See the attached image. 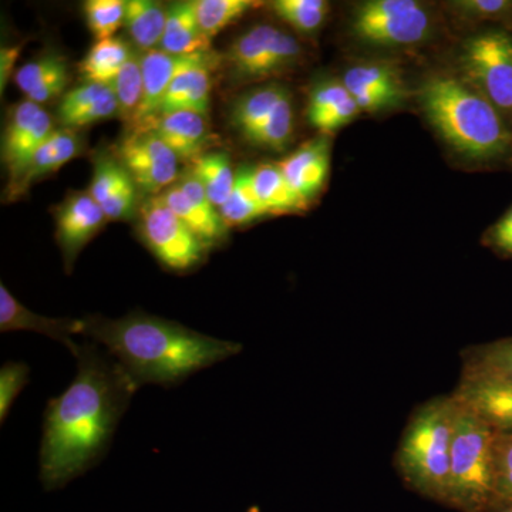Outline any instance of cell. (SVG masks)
Listing matches in <instances>:
<instances>
[{
  "mask_svg": "<svg viewBox=\"0 0 512 512\" xmlns=\"http://www.w3.org/2000/svg\"><path fill=\"white\" fill-rule=\"evenodd\" d=\"M457 404L453 396H437L420 404L404 427L394 464L414 493L446 507L451 444Z\"/></svg>",
  "mask_w": 512,
  "mask_h": 512,
  "instance_id": "cell-4",
  "label": "cell"
},
{
  "mask_svg": "<svg viewBox=\"0 0 512 512\" xmlns=\"http://www.w3.org/2000/svg\"><path fill=\"white\" fill-rule=\"evenodd\" d=\"M484 242L497 254L512 259V205L503 217L485 232Z\"/></svg>",
  "mask_w": 512,
  "mask_h": 512,
  "instance_id": "cell-41",
  "label": "cell"
},
{
  "mask_svg": "<svg viewBox=\"0 0 512 512\" xmlns=\"http://www.w3.org/2000/svg\"><path fill=\"white\" fill-rule=\"evenodd\" d=\"M198 55L200 53L191 56H174L161 49H154L140 56L141 72H143V99L133 123L130 124L131 130L143 127L148 121L158 116L165 93L175 76L188 64L194 62Z\"/></svg>",
  "mask_w": 512,
  "mask_h": 512,
  "instance_id": "cell-19",
  "label": "cell"
},
{
  "mask_svg": "<svg viewBox=\"0 0 512 512\" xmlns=\"http://www.w3.org/2000/svg\"><path fill=\"white\" fill-rule=\"evenodd\" d=\"M446 5L456 18L468 25L512 32V0H457Z\"/></svg>",
  "mask_w": 512,
  "mask_h": 512,
  "instance_id": "cell-33",
  "label": "cell"
},
{
  "mask_svg": "<svg viewBox=\"0 0 512 512\" xmlns=\"http://www.w3.org/2000/svg\"><path fill=\"white\" fill-rule=\"evenodd\" d=\"M67 84H69V70L63 69L52 77L45 80L42 84L36 87L32 93H29L28 100L33 103L42 104L49 103V101L55 100L56 97L64 96V90H66Z\"/></svg>",
  "mask_w": 512,
  "mask_h": 512,
  "instance_id": "cell-42",
  "label": "cell"
},
{
  "mask_svg": "<svg viewBox=\"0 0 512 512\" xmlns=\"http://www.w3.org/2000/svg\"><path fill=\"white\" fill-rule=\"evenodd\" d=\"M340 80L360 111L365 113L396 109L407 99L402 72L396 64L386 60H360L350 64Z\"/></svg>",
  "mask_w": 512,
  "mask_h": 512,
  "instance_id": "cell-12",
  "label": "cell"
},
{
  "mask_svg": "<svg viewBox=\"0 0 512 512\" xmlns=\"http://www.w3.org/2000/svg\"><path fill=\"white\" fill-rule=\"evenodd\" d=\"M350 29L366 45L397 49L429 42L436 20L417 0H367L353 9Z\"/></svg>",
  "mask_w": 512,
  "mask_h": 512,
  "instance_id": "cell-6",
  "label": "cell"
},
{
  "mask_svg": "<svg viewBox=\"0 0 512 512\" xmlns=\"http://www.w3.org/2000/svg\"><path fill=\"white\" fill-rule=\"evenodd\" d=\"M160 198L207 248L227 238L229 227L222 220L220 210L212 204L200 181L190 170H185L177 184L161 192Z\"/></svg>",
  "mask_w": 512,
  "mask_h": 512,
  "instance_id": "cell-13",
  "label": "cell"
},
{
  "mask_svg": "<svg viewBox=\"0 0 512 512\" xmlns=\"http://www.w3.org/2000/svg\"><path fill=\"white\" fill-rule=\"evenodd\" d=\"M188 170L200 181L212 204L220 210L231 195L237 178L228 154L225 151H208L191 161Z\"/></svg>",
  "mask_w": 512,
  "mask_h": 512,
  "instance_id": "cell-30",
  "label": "cell"
},
{
  "mask_svg": "<svg viewBox=\"0 0 512 512\" xmlns=\"http://www.w3.org/2000/svg\"><path fill=\"white\" fill-rule=\"evenodd\" d=\"M291 99L292 94L284 84L268 83L254 87L234 101L229 120L242 138L254 146L259 133Z\"/></svg>",
  "mask_w": 512,
  "mask_h": 512,
  "instance_id": "cell-21",
  "label": "cell"
},
{
  "mask_svg": "<svg viewBox=\"0 0 512 512\" xmlns=\"http://www.w3.org/2000/svg\"><path fill=\"white\" fill-rule=\"evenodd\" d=\"M278 165L296 194L306 204H311L325 188L329 177V138L320 136L306 141L298 150L279 161Z\"/></svg>",
  "mask_w": 512,
  "mask_h": 512,
  "instance_id": "cell-18",
  "label": "cell"
},
{
  "mask_svg": "<svg viewBox=\"0 0 512 512\" xmlns=\"http://www.w3.org/2000/svg\"><path fill=\"white\" fill-rule=\"evenodd\" d=\"M460 73L484 94L512 130V32L478 29L460 52Z\"/></svg>",
  "mask_w": 512,
  "mask_h": 512,
  "instance_id": "cell-7",
  "label": "cell"
},
{
  "mask_svg": "<svg viewBox=\"0 0 512 512\" xmlns=\"http://www.w3.org/2000/svg\"><path fill=\"white\" fill-rule=\"evenodd\" d=\"M214 53H200L194 62L175 76L165 93L160 113L192 111L208 116L211 101V73L215 67Z\"/></svg>",
  "mask_w": 512,
  "mask_h": 512,
  "instance_id": "cell-20",
  "label": "cell"
},
{
  "mask_svg": "<svg viewBox=\"0 0 512 512\" xmlns=\"http://www.w3.org/2000/svg\"><path fill=\"white\" fill-rule=\"evenodd\" d=\"M245 512H261V508H259L258 505H252V507H249Z\"/></svg>",
  "mask_w": 512,
  "mask_h": 512,
  "instance_id": "cell-44",
  "label": "cell"
},
{
  "mask_svg": "<svg viewBox=\"0 0 512 512\" xmlns=\"http://www.w3.org/2000/svg\"><path fill=\"white\" fill-rule=\"evenodd\" d=\"M16 330L40 333L57 340L72 352L77 343L74 336L82 333V319H55L37 315L23 306L5 285L0 284V332Z\"/></svg>",
  "mask_w": 512,
  "mask_h": 512,
  "instance_id": "cell-22",
  "label": "cell"
},
{
  "mask_svg": "<svg viewBox=\"0 0 512 512\" xmlns=\"http://www.w3.org/2000/svg\"><path fill=\"white\" fill-rule=\"evenodd\" d=\"M451 396L495 433L512 434V384L460 379Z\"/></svg>",
  "mask_w": 512,
  "mask_h": 512,
  "instance_id": "cell-17",
  "label": "cell"
},
{
  "mask_svg": "<svg viewBox=\"0 0 512 512\" xmlns=\"http://www.w3.org/2000/svg\"><path fill=\"white\" fill-rule=\"evenodd\" d=\"M220 214L228 227H241L268 215L256 194L254 168L244 167L238 171L234 188L220 208Z\"/></svg>",
  "mask_w": 512,
  "mask_h": 512,
  "instance_id": "cell-32",
  "label": "cell"
},
{
  "mask_svg": "<svg viewBox=\"0 0 512 512\" xmlns=\"http://www.w3.org/2000/svg\"><path fill=\"white\" fill-rule=\"evenodd\" d=\"M57 114L64 127H86L119 116V104L109 84L86 82L64 93Z\"/></svg>",
  "mask_w": 512,
  "mask_h": 512,
  "instance_id": "cell-23",
  "label": "cell"
},
{
  "mask_svg": "<svg viewBox=\"0 0 512 512\" xmlns=\"http://www.w3.org/2000/svg\"><path fill=\"white\" fill-rule=\"evenodd\" d=\"M254 185L268 214H291L309 207L288 183L278 163H262L254 168Z\"/></svg>",
  "mask_w": 512,
  "mask_h": 512,
  "instance_id": "cell-28",
  "label": "cell"
},
{
  "mask_svg": "<svg viewBox=\"0 0 512 512\" xmlns=\"http://www.w3.org/2000/svg\"><path fill=\"white\" fill-rule=\"evenodd\" d=\"M20 46L2 47L0 52V90H5L9 77L12 76L13 67L20 55Z\"/></svg>",
  "mask_w": 512,
  "mask_h": 512,
  "instance_id": "cell-43",
  "label": "cell"
},
{
  "mask_svg": "<svg viewBox=\"0 0 512 512\" xmlns=\"http://www.w3.org/2000/svg\"><path fill=\"white\" fill-rule=\"evenodd\" d=\"M110 86L119 104L120 119L126 123H133L143 99V72H141L140 56L134 53Z\"/></svg>",
  "mask_w": 512,
  "mask_h": 512,
  "instance_id": "cell-36",
  "label": "cell"
},
{
  "mask_svg": "<svg viewBox=\"0 0 512 512\" xmlns=\"http://www.w3.org/2000/svg\"><path fill=\"white\" fill-rule=\"evenodd\" d=\"M497 512H512V507L505 508V510H500V511H497Z\"/></svg>",
  "mask_w": 512,
  "mask_h": 512,
  "instance_id": "cell-45",
  "label": "cell"
},
{
  "mask_svg": "<svg viewBox=\"0 0 512 512\" xmlns=\"http://www.w3.org/2000/svg\"><path fill=\"white\" fill-rule=\"evenodd\" d=\"M306 113L313 127L330 134L355 120L362 111L342 80L326 79L312 87Z\"/></svg>",
  "mask_w": 512,
  "mask_h": 512,
  "instance_id": "cell-25",
  "label": "cell"
},
{
  "mask_svg": "<svg viewBox=\"0 0 512 512\" xmlns=\"http://www.w3.org/2000/svg\"><path fill=\"white\" fill-rule=\"evenodd\" d=\"M66 67L67 64L62 56L55 55V53H47V55L37 57V59L26 63L25 66L16 70V73L13 74V79H15L16 86L19 87L20 92L28 96L39 84H42L49 77H52L53 74L60 72V70L66 69Z\"/></svg>",
  "mask_w": 512,
  "mask_h": 512,
  "instance_id": "cell-40",
  "label": "cell"
},
{
  "mask_svg": "<svg viewBox=\"0 0 512 512\" xmlns=\"http://www.w3.org/2000/svg\"><path fill=\"white\" fill-rule=\"evenodd\" d=\"M461 365V379L512 384V338L464 350Z\"/></svg>",
  "mask_w": 512,
  "mask_h": 512,
  "instance_id": "cell-27",
  "label": "cell"
},
{
  "mask_svg": "<svg viewBox=\"0 0 512 512\" xmlns=\"http://www.w3.org/2000/svg\"><path fill=\"white\" fill-rule=\"evenodd\" d=\"M80 335L117 360L138 389L144 384L180 386L201 370L242 352V345L202 335L181 323L144 312L120 319L87 316Z\"/></svg>",
  "mask_w": 512,
  "mask_h": 512,
  "instance_id": "cell-2",
  "label": "cell"
},
{
  "mask_svg": "<svg viewBox=\"0 0 512 512\" xmlns=\"http://www.w3.org/2000/svg\"><path fill=\"white\" fill-rule=\"evenodd\" d=\"M133 55L130 46L119 37L101 40L96 42L80 63V72L87 82L110 86Z\"/></svg>",
  "mask_w": 512,
  "mask_h": 512,
  "instance_id": "cell-31",
  "label": "cell"
},
{
  "mask_svg": "<svg viewBox=\"0 0 512 512\" xmlns=\"http://www.w3.org/2000/svg\"><path fill=\"white\" fill-rule=\"evenodd\" d=\"M87 26L97 42L111 39L126 20V2L123 0H89L84 3Z\"/></svg>",
  "mask_w": 512,
  "mask_h": 512,
  "instance_id": "cell-37",
  "label": "cell"
},
{
  "mask_svg": "<svg viewBox=\"0 0 512 512\" xmlns=\"http://www.w3.org/2000/svg\"><path fill=\"white\" fill-rule=\"evenodd\" d=\"M141 237L167 271L187 274L207 255V245L161 200L151 197L141 207Z\"/></svg>",
  "mask_w": 512,
  "mask_h": 512,
  "instance_id": "cell-9",
  "label": "cell"
},
{
  "mask_svg": "<svg viewBox=\"0 0 512 512\" xmlns=\"http://www.w3.org/2000/svg\"><path fill=\"white\" fill-rule=\"evenodd\" d=\"M77 373L60 396L47 402L39 453L46 491L66 487L106 457L138 387L97 343H76Z\"/></svg>",
  "mask_w": 512,
  "mask_h": 512,
  "instance_id": "cell-1",
  "label": "cell"
},
{
  "mask_svg": "<svg viewBox=\"0 0 512 512\" xmlns=\"http://www.w3.org/2000/svg\"><path fill=\"white\" fill-rule=\"evenodd\" d=\"M419 101L430 126L458 156L483 167H512L511 127L464 74H431Z\"/></svg>",
  "mask_w": 512,
  "mask_h": 512,
  "instance_id": "cell-3",
  "label": "cell"
},
{
  "mask_svg": "<svg viewBox=\"0 0 512 512\" xmlns=\"http://www.w3.org/2000/svg\"><path fill=\"white\" fill-rule=\"evenodd\" d=\"M512 507V434L497 433L494 447V505L497 512Z\"/></svg>",
  "mask_w": 512,
  "mask_h": 512,
  "instance_id": "cell-38",
  "label": "cell"
},
{
  "mask_svg": "<svg viewBox=\"0 0 512 512\" xmlns=\"http://www.w3.org/2000/svg\"><path fill=\"white\" fill-rule=\"evenodd\" d=\"M120 163L133 177L138 190L158 194L180 178V158L153 130H131L119 147Z\"/></svg>",
  "mask_w": 512,
  "mask_h": 512,
  "instance_id": "cell-10",
  "label": "cell"
},
{
  "mask_svg": "<svg viewBox=\"0 0 512 512\" xmlns=\"http://www.w3.org/2000/svg\"><path fill=\"white\" fill-rule=\"evenodd\" d=\"M56 241L64 269L72 272L77 256L106 225V215L89 191L73 192L56 208Z\"/></svg>",
  "mask_w": 512,
  "mask_h": 512,
  "instance_id": "cell-14",
  "label": "cell"
},
{
  "mask_svg": "<svg viewBox=\"0 0 512 512\" xmlns=\"http://www.w3.org/2000/svg\"><path fill=\"white\" fill-rule=\"evenodd\" d=\"M153 130L180 161H194L208 153L214 141L208 116L192 111L158 114L136 130Z\"/></svg>",
  "mask_w": 512,
  "mask_h": 512,
  "instance_id": "cell-16",
  "label": "cell"
},
{
  "mask_svg": "<svg viewBox=\"0 0 512 512\" xmlns=\"http://www.w3.org/2000/svg\"><path fill=\"white\" fill-rule=\"evenodd\" d=\"M82 151L83 138L74 128L64 127L53 131L52 136L47 138L36 151L18 183L6 190L8 200H16L20 195L26 194L32 184L46 175L56 173L59 168L79 156Z\"/></svg>",
  "mask_w": 512,
  "mask_h": 512,
  "instance_id": "cell-24",
  "label": "cell"
},
{
  "mask_svg": "<svg viewBox=\"0 0 512 512\" xmlns=\"http://www.w3.org/2000/svg\"><path fill=\"white\" fill-rule=\"evenodd\" d=\"M194 5L202 32L212 40L259 3L252 0H197Z\"/></svg>",
  "mask_w": 512,
  "mask_h": 512,
  "instance_id": "cell-34",
  "label": "cell"
},
{
  "mask_svg": "<svg viewBox=\"0 0 512 512\" xmlns=\"http://www.w3.org/2000/svg\"><path fill=\"white\" fill-rule=\"evenodd\" d=\"M158 49L174 56L211 52V40L200 28L194 2H177L168 8L167 25Z\"/></svg>",
  "mask_w": 512,
  "mask_h": 512,
  "instance_id": "cell-26",
  "label": "cell"
},
{
  "mask_svg": "<svg viewBox=\"0 0 512 512\" xmlns=\"http://www.w3.org/2000/svg\"><path fill=\"white\" fill-rule=\"evenodd\" d=\"M137 185L127 168L114 156L94 161L89 194L109 221L128 220L137 210Z\"/></svg>",
  "mask_w": 512,
  "mask_h": 512,
  "instance_id": "cell-15",
  "label": "cell"
},
{
  "mask_svg": "<svg viewBox=\"0 0 512 512\" xmlns=\"http://www.w3.org/2000/svg\"><path fill=\"white\" fill-rule=\"evenodd\" d=\"M55 131L52 116L40 104L25 100L10 110L2 140V161L8 170V188L18 183L40 146Z\"/></svg>",
  "mask_w": 512,
  "mask_h": 512,
  "instance_id": "cell-11",
  "label": "cell"
},
{
  "mask_svg": "<svg viewBox=\"0 0 512 512\" xmlns=\"http://www.w3.org/2000/svg\"><path fill=\"white\" fill-rule=\"evenodd\" d=\"M225 59L232 79L241 83L262 82L299 66L303 49L285 30L261 23L238 36Z\"/></svg>",
  "mask_w": 512,
  "mask_h": 512,
  "instance_id": "cell-8",
  "label": "cell"
},
{
  "mask_svg": "<svg viewBox=\"0 0 512 512\" xmlns=\"http://www.w3.org/2000/svg\"><path fill=\"white\" fill-rule=\"evenodd\" d=\"M168 9L151 0H130L126 2V26L128 35L144 52L160 47L167 25Z\"/></svg>",
  "mask_w": 512,
  "mask_h": 512,
  "instance_id": "cell-29",
  "label": "cell"
},
{
  "mask_svg": "<svg viewBox=\"0 0 512 512\" xmlns=\"http://www.w3.org/2000/svg\"><path fill=\"white\" fill-rule=\"evenodd\" d=\"M495 437L491 427L457 404L446 507L458 512L493 511Z\"/></svg>",
  "mask_w": 512,
  "mask_h": 512,
  "instance_id": "cell-5",
  "label": "cell"
},
{
  "mask_svg": "<svg viewBox=\"0 0 512 512\" xmlns=\"http://www.w3.org/2000/svg\"><path fill=\"white\" fill-rule=\"evenodd\" d=\"M276 16L301 35H315L329 16L325 0H278L272 3Z\"/></svg>",
  "mask_w": 512,
  "mask_h": 512,
  "instance_id": "cell-35",
  "label": "cell"
},
{
  "mask_svg": "<svg viewBox=\"0 0 512 512\" xmlns=\"http://www.w3.org/2000/svg\"><path fill=\"white\" fill-rule=\"evenodd\" d=\"M29 380L28 363L15 362V360L3 363L0 369V423L3 424L8 419L13 403L28 386Z\"/></svg>",
  "mask_w": 512,
  "mask_h": 512,
  "instance_id": "cell-39",
  "label": "cell"
}]
</instances>
